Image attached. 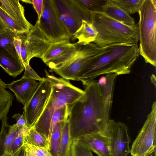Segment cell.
<instances>
[{"label":"cell","instance_id":"1","mask_svg":"<svg viewBox=\"0 0 156 156\" xmlns=\"http://www.w3.org/2000/svg\"><path fill=\"white\" fill-rule=\"evenodd\" d=\"M105 75V83L100 84L92 80L84 86V94L69 106L68 120L72 142L92 133L106 136L118 75L112 73Z\"/></svg>","mask_w":156,"mask_h":156},{"label":"cell","instance_id":"2","mask_svg":"<svg viewBox=\"0 0 156 156\" xmlns=\"http://www.w3.org/2000/svg\"><path fill=\"white\" fill-rule=\"evenodd\" d=\"M140 55L137 44H112L91 58L79 73L76 80L84 86L103 74H128Z\"/></svg>","mask_w":156,"mask_h":156},{"label":"cell","instance_id":"3","mask_svg":"<svg viewBox=\"0 0 156 156\" xmlns=\"http://www.w3.org/2000/svg\"><path fill=\"white\" fill-rule=\"evenodd\" d=\"M46 77L52 83V91L47 105L41 116L33 126L45 136L49 142L51 119L55 109L67 105L70 106L84 93L72 84L69 80L57 78L45 69Z\"/></svg>","mask_w":156,"mask_h":156},{"label":"cell","instance_id":"4","mask_svg":"<svg viewBox=\"0 0 156 156\" xmlns=\"http://www.w3.org/2000/svg\"><path fill=\"white\" fill-rule=\"evenodd\" d=\"M91 20L98 32L94 42L98 47L119 44H137L139 40L138 24L126 25L102 12H91Z\"/></svg>","mask_w":156,"mask_h":156},{"label":"cell","instance_id":"5","mask_svg":"<svg viewBox=\"0 0 156 156\" xmlns=\"http://www.w3.org/2000/svg\"><path fill=\"white\" fill-rule=\"evenodd\" d=\"M140 54L146 63L156 65V0H144L139 11Z\"/></svg>","mask_w":156,"mask_h":156},{"label":"cell","instance_id":"6","mask_svg":"<svg viewBox=\"0 0 156 156\" xmlns=\"http://www.w3.org/2000/svg\"><path fill=\"white\" fill-rule=\"evenodd\" d=\"M37 21L40 30L51 43L70 40L69 34L60 18L54 0H44L42 12Z\"/></svg>","mask_w":156,"mask_h":156},{"label":"cell","instance_id":"7","mask_svg":"<svg viewBox=\"0 0 156 156\" xmlns=\"http://www.w3.org/2000/svg\"><path fill=\"white\" fill-rule=\"evenodd\" d=\"M60 18L72 38L83 20L91 21V12L77 0H54Z\"/></svg>","mask_w":156,"mask_h":156},{"label":"cell","instance_id":"8","mask_svg":"<svg viewBox=\"0 0 156 156\" xmlns=\"http://www.w3.org/2000/svg\"><path fill=\"white\" fill-rule=\"evenodd\" d=\"M156 147V103L152 105L143 126L133 142L132 156H143Z\"/></svg>","mask_w":156,"mask_h":156},{"label":"cell","instance_id":"9","mask_svg":"<svg viewBox=\"0 0 156 156\" xmlns=\"http://www.w3.org/2000/svg\"><path fill=\"white\" fill-rule=\"evenodd\" d=\"M105 48H99L92 43L85 45L80 44L71 60L52 70L64 79L76 80L79 73L85 63Z\"/></svg>","mask_w":156,"mask_h":156},{"label":"cell","instance_id":"10","mask_svg":"<svg viewBox=\"0 0 156 156\" xmlns=\"http://www.w3.org/2000/svg\"><path fill=\"white\" fill-rule=\"evenodd\" d=\"M52 87V82L49 78H42L34 95L27 104L23 108V114L30 128L33 126L43 111L51 94Z\"/></svg>","mask_w":156,"mask_h":156},{"label":"cell","instance_id":"11","mask_svg":"<svg viewBox=\"0 0 156 156\" xmlns=\"http://www.w3.org/2000/svg\"><path fill=\"white\" fill-rule=\"evenodd\" d=\"M106 136L110 156H127L130 153V139L124 123L110 119L106 128Z\"/></svg>","mask_w":156,"mask_h":156},{"label":"cell","instance_id":"12","mask_svg":"<svg viewBox=\"0 0 156 156\" xmlns=\"http://www.w3.org/2000/svg\"><path fill=\"white\" fill-rule=\"evenodd\" d=\"M80 45L71 43L69 40L51 43L41 58L52 70L71 60Z\"/></svg>","mask_w":156,"mask_h":156},{"label":"cell","instance_id":"13","mask_svg":"<svg viewBox=\"0 0 156 156\" xmlns=\"http://www.w3.org/2000/svg\"><path fill=\"white\" fill-rule=\"evenodd\" d=\"M20 35L24 42L29 63L34 57L41 58L51 43L40 30L37 20L28 32Z\"/></svg>","mask_w":156,"mask_h":156},{"label":"cell","instance_id":"14","mask_svg":"<svg viewBox=\"0 0 156 156\" xmlns=\"http://www.w3.org/2000/svg\"><path fill=\"white\" fill-rule=\"evenodd\" d=\"M41 81L21 78L7 84V87L14 94L19 102L25 106L38 89Z\"/></svg>","mask_w":156,"mask_h":156},{"label":"cell","instance_id":"15","mask_svg":"<svg viewBox=\"0 0 156 156\" xmlns=\"http://www.w3.org/2000/svg\"><path fill=\"white\" fill-rule=\"evenodd\" d=\"M0 7L26 33L33 25L26 19L24 7L18 0H0Z\"/></svg>","mask_w":156,"mask_h":156},{"label":"cell","instance_id":"16","mask_svg":"<svg viewBox=\"0 0 156 156\" xmlns=\"http://www.w3.org/2000/svg\"><path fill=\"white\" fill-rule=\"evenodd\" d=\"M77 140L98 156H110L108 138L99 133H92L81 136Z\"/></svg>","mask_w":156,"mask_h":156},{"label":"cell","instance_id":"17","mask_svg":"<svg viewBox=\"0 0 156 156\" xmlns=\"http://www.w3.org/2000/svg\"><path fill=\"white\" fill-rule=\"evenodd\" d=\"M6 116L1 120L2 126L0 133V156L9 153L14 141L18 136L17 127L16 124L9 125Z\"/></svg>","mask_w":156,"mask_h":156},{"label":"cell","instance_id":"18","mask_svg":"<svg viewBox=\"0 0 156 156\" xmlns=\"http://www.w3.org/2000/svg\"><path fill=\"white\" fill-rule=\"evenodd\" d=\"M0 66L14 78L20 74L24 69L23 65L19 59L0 48Z\"/></svg>","mask_w":156,"mask_h":156},{"label":"cell","instance_id":"19","mask_svg":"<svg viewBox=\"0 0 156 156\" xmlns=\"http://www.w3.org/2000/svg\"><path fill=\"white\" fill-rule=\"evenodd\" d=\"M102 12L115 20L126 25L132 26L135 25L134 20L130 14L120 9L112 0H106L103 6Z\"/></svg>","mask_w":156,"mask_h":156},{"label":"cell","instance_id":"20","mask_svg":"<svg viewBox=\"0 0 156 156\" xmlns=\"http://www.w3.org/2000/svg\"><path fill=\"white\" fill-rule=\"evenodd\" d=\"M98 32L91 21H82L80 27L74 33L72 39L78 40L77 43L85 45L96 39Z\"/></svg>","mask_w":156,"mask_h":156},{"label":"cell","instance_id":"21","mask_svg":"<svg viewBox=\"0 0 156 156\" xmlns=\"http://www.w3.org/2000/svg\"><path fill=\"white\" fill-rule=\"evenodd\" d=\"M7 88V84L0 78V120L7 116L14 98L12 94L6 90Z\"/></svg>","mask_w":156,"mask_h":156},{"label":"cell","instance_id":"22","mask_svg":"<svg viewBox=\"0 0 156 156\" xmlns=\"http://www.w3.org/2000/svg\"><path fill=\"white\" fill-rule=\"evenodd\" d=\"M18 34L9 29L0 33V48L11 54L21 62L14 44V38Z\"/></svg>","mask_w":156,"mask_h":156},{"label":"cell","instance_id":"23","mask_svg":"<svg viewBox=\"0 0 156 156\" xmlns=\"http://www.w3.org/2000/svg\"><path fill=\"white\" fill-rule=\"evenodd\" d=\"M72 142L70 134L69 123L67 120L65 122L63 126L57 156H72L71 151Z\"/></svg>","mask_w":156,"mask_h":156},{"label":"cell","instance_id":"24","mask_svg":"<svg viewBox=\"0 0 156 156\" xmlns=\"http://www.w3.org/2000/svg\"><path fill=\"white\" fill-rule=\"evenodd\" d=\"M65 122L60 121L57 123L54 127L51 134L48 150L51 156H57L62 128Z\"/></svg>","mask_w":156,"mask_h":156},{"label":"cell","instance_id":"25","mask_svg":"<svg viewBox=\"0 0 156 156\" xmlns=\"http://www.w3.org/2000/svg\"><path fill=\"white\" fill-rule=\"evenodd\" d=\"M24 142L30 145L48 149V140L44 135L36 131L33 127L30 128Z\"/></svg>","mask_w":156,"mask_h":156},{"label":"cell","instance_id":"26","mask_svg":"<svg viewBox=\"0 0 156 156\" xmlns=\"http://www.w3.org/2000/svg\"><path fill=\"white\" fill-rule=\"evenodd\" d=\"M120 9L129 14H133L140 10L144 0H112Z\"/></svg>","mask_w":156,"mask_h":156},{"label":"cell","instance_id":"27","mask_svg":"<svg viewBox=\"0 0 156 156\" xmlns=\"http://www.w3.org/2000/svg\"><path fill=\"white\" fill-rule=\"evenodd\" d=\"M69 109V106L67 105H65L55 110L51 119L50 137L52 129L57 123L60 121H66L68 120Z\"/></svg>","mask_w":156,"mask_h":156},{"label":"cell","instance_id":"28","mask_svg":"<svg viewBox=\"0 0 156 156\" xmlns=\"http://www.w3.org/2000/svg\"><path fill=\"white\" fill-rule=\"evenodd\" d=\"M0 18L7 29L18 34L26 33L0 7Z\"/></svg>","mask_w":156,"mask_h":156},{"label":"cell","instance_id":"29","mask_svg":"<svg viewBox=\"0 0 156 156\" xmlns=\"http://www.w3.org/2000/svg\"><path fill=\"white\" fill-rule=\"evenodd\" d=\"M85 9L90 12H102L106 0H77Z\"/></svg>","mask_w":156,"mask_h":156},{"label":"cell","instance_id":"30","mask_svg":"<svg viewBox=\"0 0 156 156\" xmlns=\"http://www.w3.org/2000/svg\"><path fill=\"white\" fill-rule=\"evenodd\" d=\"M26 156H51L48 149L30 145L24 142Z\"/></svg>","mask_w":156,"mask_h":156},{"label":"cell","instance_id":"31","mask_svg":"<svg viewBox=\"0 0 156 156\" xmlns=\"http://www.w3.org/2000/svg\"><path fill=\"white\" fill-rule=\"evenodd\" d=\"M71 151L72 156H93L91 151L77 140L72 142Z\"/></svg>","mask_w":156,"mask_h":156},{"label":"cell","instance_id":"32","mask_svg":"<svg viewBox=\"0 0 156 156\" xmlns=\"http://www.w3.org/2000/svg\"><path fill=\"white\" fill-rule=\"evenodd\" d=\"M21 78L32 79L38 80L40 82L42 80V78L34 71L30 64L24 66V72Z\"/></svg>","mask_w":156,"mask_h":156},{"label":"cell","instance_id":"33","mask_svg":"<svg viewBox=\"0 0 156 156\" xmlns=\"http://www.w3.org/2000/svg\"><path fill=\"white\" fill-rule=\"evenodd\" d=\"M26 136L18 135L13 143L9 153L13 154L21 147L23 145Z\"/></svg>","mask_w":156,"mask_h":156},{"label":"cell","instance_id":"34","mask_svg":"<svg viewBox=\"0 0 156 156\" xmlns=\"http://www.w3.org/2000/svg\"><path fill=\"white\" fill-rule=\"evenodd\" d=\"M32 4L36 11L39 20L41 15L44 6V0H32Z\"/></svg>","mask_w":156,"mask_h":156},{"label":"cell","instance_id":"35","mask_svg":"<svg viewBox=\"0 0 156 156\" xmlns=\"http://www.w3.org/2000/svg\"><path fill=\"white\" fill-rule=\"evenodd\" d=\"M14 44L16 51L19 56L20 59L23 65L21 56V40L19 34H18L15 37L14 39Z\"/></svg>","mask_w":156,"mask_h":156},{"label":"cell","instance_id":"36","mask_svg":"<svg viewBox=\"0 0 156 156\" xmlns=\"http://www.w3.org/2000/svg\"><path fill=\"white\" fill-rule=\"evenodd\" d=\"M12 117L16 119V124L17 127L27 125L26 119L23 114L21 115L20 113L16 114Z\"/></svg>","mask_w":156,"mask_h":156},{"label":"cell","instance_id":"37","mask_svg":"<svg viewBox=\"0 0 156 156\" xmlns=\"http://www.w3.org/2000/svg\"><path fill=\"white\" fill-rule=\"evenodd\" d=\"M11 156H26L23 145Z\"/></svg>","mask_w":156,"mask_h":156},{"label":"cell","instance_id":"38","mask_svg":"<svg viewBox=\"0 0 156 156\" xmlns=\"http://www.w3.org/2000/svg\"><path fill=\"white\" fill-rule=\"evenodd\" d=\"M7 29H8L6 26L0 18V33L5 31Z\"/></svg>","mask_w":156,"mask_h":156},{"label":"cell","instance_id":"39","mask_svg":"<svg viewBox=\"0 0 156 156\" xmlns=\"http://www.w3.org/2000/svg\"><path fill=\"white\" fill-rule=\"evenodd\" d=\"M143 156H156V147H155L146 154Z\"/></svg>","mask_w":156,"mask_h":156},{"label":"cell","instance_id":"40","mask_svg":"<svg viewBox=\"0 0 156 156\" xmlns=\"http://www.w3.org/2000/svg\"><path fill=\"white\" fill-rule=\"evenodd\" d=\"M11 154L8 153L5 154L3 156H11Z\"/></svg>","mask_w":156,"mask_h":156}]
</instances>
